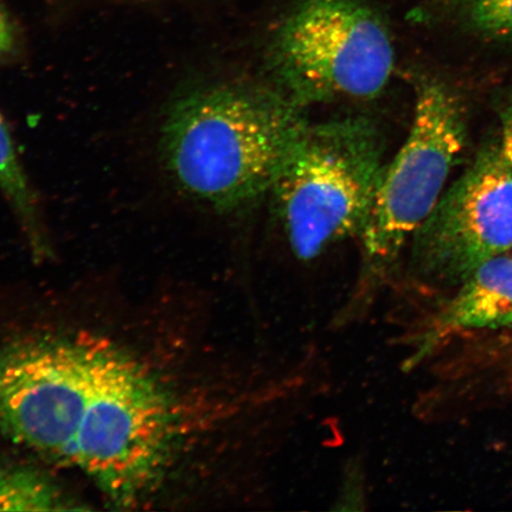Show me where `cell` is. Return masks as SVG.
<instances>
[{
    "label": "cell",
    "instance_id": "cell-1",
    "mask_svg": "<svg viewBox=\"0 0 512 512\" xmlns=\"http://www.w3.org/2000/svg\"><path fill=\"white\" fill-rule=\"evenodd\" d=\"M245 403L187 405L104 339L44 338L0 349V433L85 473L133 505L200 428L239 440Z\"/></svg>",
    "mask_w": 512,
    "mask_h": 512
},
{
    "label": "cell",
    "instance_id": "cell-2",
    "mask_svg": "<svg viewBox=\"0 0 512 512\" xmlns=\"http://www.w3.org/2000/svg\"><path fill=\"white\" fill-rule=\"evenodd\" d=\"M307 125L278 88L202 83L166 106L159 158L184 196L230 213L270 194Z\"/></svg>",
    "mask_w": 512,
    "mask_h": 512
},
{
    "label": "cell",
    "instance_id": "cell-3",
    "mask_svg": "<svg viewBox=\"0 0 512 512\" xmlns=\"http://www.w3.org/2000/svg\"><path fill=\"white\" fill-rule=\"evenodd\" d=\"M465 138L464 108L456 93L438 79L416 82L411 130L398 155L384 168L360 235V278L334 323H355L379 298L403 248L444 194Z\"/></svg>",
    "mask_w": 512,
    "mask_h": 512
},
{
    "label": "cell",
    "instance_id": "cell-4",
    "mask_svg": "<svg viewBox=\"0 0 512 512\" xmlns=\"http://www.w3.org/2000/svg\"><path fill=\"white\" fill-rule=\"evenodd\" d=\"M384 168V142L369 119L309 123L270 192L292 254L312 261L360 238Z\"/></svg>",
    "mask_w": 512,
    "mask_h": 512
},
{
    "label": "cell",
    "instance_id": "cell-5",
    "mask_svg": "<svg viewBox=\"0 0 512 512\" xmlns=\"http://www.w3.org/2000/svg\"><path fill=\"white\" fill-rule=\"evenodd\" d=\"M275 88L299 107L370 100L392 78L386 19L368 0H296L268 49Z\"/></svg>",
    "mask_w": 512,
    "mask_h": 512
},
{
    "label": "cell",
    "instance_id": "cell-6",
    "mask_svg": "<svg viewBox=\"0 0 512 512\" xmlns=\"http://www.w3.org/2000/svg\"><path fill=\"white\" fill-rule=\"evenodd\" d=\"M512 251V166L489 145L444 194L412 238L411 268L426 286L457 287Z\"/></svg>",
    "mask_w": 512,
    "mask_h": 512
},
{
    "label": "cell",
    "instance_id": "cell-7",
    "mask_svg": "<svg viewBox=\"0 0 512 512\" xmlns=\"http://www.w3.org/2000/svg\"><path fill=\"white\" fill-rule=\"evenodd\" d=\"M456 288L412 337L409 369L460 336L512 325V254L486 261Z\"/></svg>",
    "mask_w": 512,
    "mask_h": 512
},
{
    "label": "cell",
    "instance_id": "cell-8",
    "mask_svg": "<svg viewBox=\"0 0 512 512\" xmlns=\"http://www.w3.org/2000/svg\"><path fill=\"white\" fill-rule=\"evenodd\" d=\"M0 191L14 210L32 248L40 253L47 249L46 227L34 189L19 160L8 124L0 114Z\"/></svg>",
    "mask_w": 512,
    "mask_h": 512
},
{
    "label": "cell",
    "instance_id": "cell-9",
    "mask_svg": "<svg viewBox=\"0 0 512 512\" xmlns=\"http://www.w3.org/2000/svg\"><path fill=\"white\" fill-rule=\"evenodd\" d=\"M54 485L25 469L0 470V511L67 510Z\"/></svg>",
    "mask_w": 512,
    "mask_h": 512
},
{
    "label": "cell",
    "instance_id": "cell-10",
    "mask_svg": "<svg viewBox=\"0 0 512 512\" xmlns=\"http://www.w3.org/2000/svg\"><path fill=\"white\" fill-rule=\"evenodd\" d=\"M462 10L478 34L512 43V0H462Z\"/></svg>",
    "mask_w": 512,
    "mask_h": 512
},
{
    "label": "cell",
    "instance_id": "cell-11",
    "mask_svg": "<svg viewBox=\"0 0 512 512\" xmlns=\"http://www.w3.org/2000/svg\"><path fill=\"white\" fill-rule=\"evenodd\" d=\"M16 49V35L6 12L0 8V61L9 59Z\"/></svg>",
    "mask_w": 512,
    "mask_h": 512
},
{
    "label": "cell",
    "instance_id": "cell-12",
    "mask_svg": "<svg viewBox=\"0 0 512 512\" xmlns=\"http://www.w3.org/2000/svg\"><path fill=\"white\" fill-rule=\"evenodd\" d=\"M502 118V143L501 150L509 164L512 166V95L503 108Z\"/></svg>",
    "mask_w": 512,
    "mask_h": 512
},
{
    "label": "cell",
    "instance_id": "cell-13",
    "mask_svg": "<svg viewBox=\"0 0 512 512\" xmlns=\"http://www.w3.org/2000/svg\"><path fill=\"white\" fill-rule=\"evenodd\" d=\"M510 254H512V251L510 252Z\"/></svg>",
    "mask_w": 512,
    "mask_h": 512
}]
</instances>
